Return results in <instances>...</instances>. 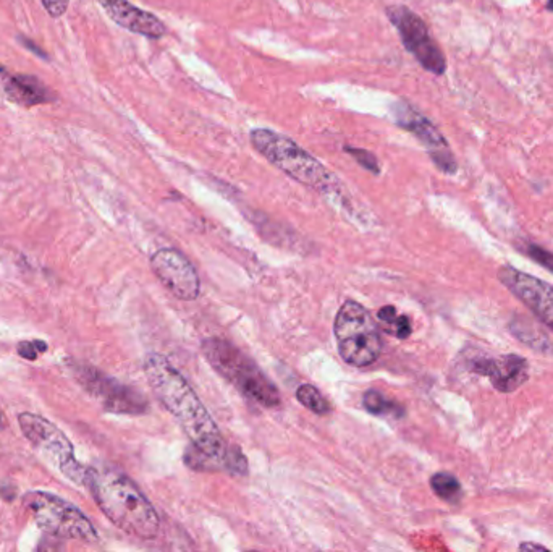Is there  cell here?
Instances as JSON below:
<instances>
[{"instance_id":"obj_5","label":"cell","mask_w":553,"mask_h":552,"mask_svg":"<svg viewBox=\"0 0 553 552\" xmlns=\"http://www.w3.org/2000/svg\"><path fill=\"white\" fill-rule=\"evenodd\" d=\"M333 332L339 353L350 367L366 368L379 360L382 351L379 326L361 303L347 300L340 306Z\"/></svg>"},{"instance_id":"obj_26","label":"cell","mask_w":553,"mask_h":552,"mask_svg":"<svg viewBox=\"0 0 553 552\" xmlns=\"http://www.w3.org/2000/svg\"><path fill=\"white\" fill-rule=\"evenodd\" d=\"M20 39H22V44H23V46H26L28 49L34 50V52H36V56H39V57H44V59H46V56H44V52H42V50L39 49V47H36L33 42L30 41L28 38H20Z\"/></svg>"},{"instance_id":"obj_10","label":"cell","mask_w":553,"mask_h":552,"mask_svg":"<svg viewBox=\"0 0 553 552\" xmlns=\"http://www.w3.org/2000/svg\"><path fill=\"white\" fill-rule=\"evenodd\" d=\"M393 116L400 128L414 134L422 146L429 152L430 160L445 174H454L458 164L454 158V152L448 146V142L440 134L437 126L430 122L429 118L424 117L421 112L414 109L408 102H397L393 106Z\"/></svg>"},{"instance_id":"obj_7","label":"cell","mask_w":553,"mask_h":552,"mask_svg":"<svg viewBox=\"0 0 553 552\" xmlns=\"http://www.w3.org/2000/svg\"><path fill=\"white\" fill-rule=\"evenodd\" d=\"M18 425L26 439L33 444L34 449L50 465H54L70 481L84 485L88 467H83L74 459L73 445L54 423L39 415L22 413L18 417Z\"/></svg>"},{"instance_id":"obj_2","label":"cell","mask_w":553,"mask_h":552,"mask_svg":"<svg viewBox=\"0 0 553 552\" xmlns=\"http://www.w3.org/2000/svg\"><path fill=\"white\" fill-rule=\"evenodd\" d=\"M84 486L100 511L125 533L141 539L156 538L160 528L156 509L126 475L112 469H88Z\"/></svg>"},{"instance_id":"obj_3","label":"cell","mask_w":553,"mask_h":552,"mask_svg":"<svg viewBox=\"0 0 553 552\" xmlns=\"http://www.w3.org/2000/svg\"><path fill=\"white\" fill-rule=\"evenodd\" d=\"M249 140L261 156L298 184L323 193L335 190L337 182L331 172L287 134L269 128H255Z\"/></svg>"},{"instance_id":"obj_14","label":"cell","mask_w":553,"mask_h":552,"mask_svg":"<svg viewBox=\"0 0 553 552\" xmlns=\"http://www.w3.org/2000/svg\"><path fill=\"white\" fill-rule=\"evenodd\" d=\"M117 25L149 39H160L166 25L151 12L138 9L128 0H96Z\"/></svg>"},{"instance_id":"obj_19","label":"cell","mask_w":553,"mask_h":552,"mask_svg":"<svg viewBox=\"0 0 553 552\" xmlns=\"http://www.w3.org/2000/svg\"><path fill=\"white\" fill-rule=\"evenodd\" d=\"M512 329L513 334L518 335L523 342L529 343L532 349H536V350L539 351H545V353H549V351H552L553 353V343L550 342V339H549L547 335L542 334V332H539V331L531 326V324H529L528 329V327H526V323L518 319V321H513Z\"/></svg>"},{"instance_id":"obj_18","label":"cell","mask_w":553,"mask_h":552,"mask_svg":"<svg viewBox=\"0 0 553 552\" xmlns=\"http://www.w3.org/2000/svg\"><path fill=\"white\" fill-rule=\"evenodd\" d=\"M363 405L366 410L372 415H382V417H403V409L397 405L395 401H390L377 392V391H367L364 393Z\"/></svg>"},{"instance_id":"obj_27","label":"cell","mask_w":553,"mask_h":552,"mask_svg":"<svg viewBox=\"0 0 553 552\" xmlns=\"http://www.w3.org/2000/svg\"><path fill=\"white\" fill-rule=\"evenodd\" d=\"M547 10L553 12V0H549V2H547Z\"/></svg>"},{"instance_id":"obj_16","label":"cell","mask_w":553,"mask_h":552,"mask_svg":"<svg viewBox=\"0 0 553 552\" xmlns=\"http://www.w3.org/2000/svg\"><path fill=\"white\" fill-rule=\"evenodd\" d=\"M380 327L390 335H395L397 339H406L411 334V321L405 315H400L395 306H384L377 313Z\"/></svg>"},{"instance_id":"obj_4","label":"cell","mask_w":553,"mask_h":552,"mask_svg":"<svg viewBox=\"0 0 553 552\" xmlns=\"http://www.w3.org/2000/svg\"><path fill=\"white\" fill-rule=\"evenodd\" d=\"M201 349L209 365L246 397L269 409L281 405V393L272 381L233 343L219 337H209L203 341Z\"/></svg>"},{"instance_id":"obj_22","label":"cell","mask_w":553,"mask_h":552,"mask_svg":"<svg viewBox=\"0 0 553 552\" xmlns=\"http://www.w3.org/2000/svg\"><path fill=\"white\" fill-rule=\"evenodd\" d=\"M44 351H48V343L44 341H26V342L18 343V353L25 360H38V357Z\"/></svg>"},{"instance_id":"obj_8","label":"cell","mask_w":553,"mask_h":552,"mask_svg":"<svg viewBox=\"0 0 553 552\" xmlns=\"http://www.w3.org/2000/svg\"><path fill=\"white\" fill-rule=\"evenodd\" d=\"M385 12L390 23L397 28L405 49L413 54L421 67L434 75H444L446 70L445 56L430 36L424 20L405 5H390Z\"/></svg>"},{"instance_id":"obj_17","label":"cell","mask_w":553,"mask_h":552,"mask_svg":"<svg viewBox=\"0 0 553 552\" xmlns=\"http://www.w3.org/2000/svg\"><path fill=\"white\" fill-rule=\"evenodd\" d=\"M430 486H432V491L442 501L458 502L462 499V483L452 473H445V471L436 473L434 477L430 478Z\"/></svg>"},{"instance_id":"obj_28","label":"cell","mask_w":553,"mask_h":552,"mask_svg":"<svg viewBox=\"0 0 553 552\" xmlns=\"http://www.w3.org/2000/svg\"><path fill=\"white\" fill-rule=\"evenodd\" d=\"M0 427H2V415H0Z\"/></svg>"},{"instance_id":"obj_23","label":"cell","mask_w":553,"mask_h":552,"mask_svg":"<svg viewBox=\"0 0 553 552\" xmlns=\"http://www.w3.org/2000/svg\"><path fill=\"white\" fill-rule=\"evenodd\" d=\"M524 251H526V254H528L531 260L536 261V263L542 264V266H545V268L553 272V253L542 250V248H539L536 245H528Z\"/></svg>"},{"instance_id":"obj_15","label":"cell","mask_w":553,"mask_h":552,"mask_svg":"<svg viewBox=\"0 0 553 552\" xmlns=\"http://www.w3.org/2000/svg\"><path fill=\"white\" fill-rule=\"evenodd\" d=\"M0 80L4 83L7 99L22 108H34L57 99L56 91H52L49 86H46L36 76L10 73L5 68L0 67Z\"/></svg>"},{"instance_id":"obj_20","label":"cell","mask_w":553,"mask_h":552,"mask_svg":"<svg viewBox=\"0 0 553 552\" xmlns=\"http://www.w3.org/2000/svg\"><path fill=\"white\" fill-rule=\"evenodd\" d=\"M297 399L301 405H305L307 410L315 415H327L331 411L329 401L324 399L323 393L319 392L314 385L303 384L298 387Z\"/></svg>"},{"instance_id":"obj_12","label":"cell","mask_w":553,"mask_h":552,"mask_svg":"<svg viewBox=\"0 0 553 552\" xmlns=\"http://www.w3.org/2000/svg\"><path fill=\"white\" fill-rule=\"evenodd\" d=\"M500 282L553 331V287L516 269H498Z\"/></svg>"},{"instance_id":"obj_6","label":"cell","mask_w":553,"mask_h":552,"mask_svg":"<svg viewBox=\"0 0 553 552\" xmlns=\"http://www.w3.org/2000/svg\"><path fill=\"white\" fill-rule=\"evenodd\" d=\"M23 502L36 523L50 535L88 544L98 541V531L90 519L65 499L54 494L33 491L26 494Z\"/></svg>"},{"instance_id":"obj_21","label":"cell","mask_w":553,"mask_h":552,"mask_svg":"<svg viewBox=\"0 0 553 552\" xmlns=\"http://www.w3.org/2000/svg\"><path fill=\"white\" fill-rule=\"evenodd\" d=\"M348 154L353 158V160L364 168V170H367V172H371L374 176H379L380 174V166L379 160L377 158L372 154L371 151L367 150H359V148H350L347 146L345 148Z\"/></svg>"},{"instance_id":"obj_24","label":"cell","mask_w":553,"mask_h":552,"mask_svg":"<svg viewBox=\"0 0 553 552\" xmlns=\"http://www.w3.org/2000/svg\"><path fill=\"white\" fill-rule=\"evenodd\" d=\"M41 2L50 17L58 18L65 13L70 0H41Z\"/></svg>"},{"instance_id":"obj_11","label":"cell","mask_w":553,"mask_h":552,"mask_svg":"<svg viewBox=\"0 0 553 552\" xmlns=\"http://www.w3.org/2000/svg\"><path fill=\"white\" fill-rule=\"evenodd\" d=\"M151 268L167 290L178 300H196L201 293V280L188 258L174 248H162L152 254Z\"/></svg>"},{"instance_id":"obj_13","label":"cell","mask_w":553,"mask_h":552,"mask_svg":"<svg viewBox=\"0 0 553 552\" xmlns=\"http://www.w3.org/2000/svg\"><path fill=\"white\" fill-rule=\"evenodd\" d=\"M471 368L480 376L488 377L498 392H514L529 379V363L520 355L480 358Z\"/></svg>"},{"instance_id":"obj_9","label":"cell","mask_w":553,"mask_h":552,"mask_svg":"<svg viewBox=\"0 0 553 552\" xmlns=\"http://www.w3.org/2000/svg\"><path fill=\"white\" fill-rule=\"evenodd\" d=\"M74 375L92 397L99 399L108 411L140 415L148 410V401L143 393L133 387L120 384L116 379L100 373L99 369L74 365Z\"/></svg>"},{"instance_id":"obj_1","label":"cell","mask_w":553,"mask_h":552,"mask_svg":"<svg viewBox=\"0 0 553 552\" xmlns=\"http://www.w3.org/2000/svg\"><path fill=\"white\" fill-rule=\"evenodd\" d=\"M144 373L157 399L174 415L190 437L193 449L185 455L191 469L203 471H230L246 475L248 463L240 449L230 447L209 415L204 403L166 357L151 353L144 361Z\"/></svg>"},{"instance_id":"obj_25","label":"cell","mask_w":553,"mask_h":552,"mask_svg":"<svg viewBox=\"0 0 553 552\" xmlns=\"http://www.w3.org/2000/svg\"><path fill=\"white\" fill-rule=\"evenodd\" d=\"M520 551H539V552H547L549 549L542 546V544L536 543H523L520 546Z\"/></svg>"}]
</instances>
